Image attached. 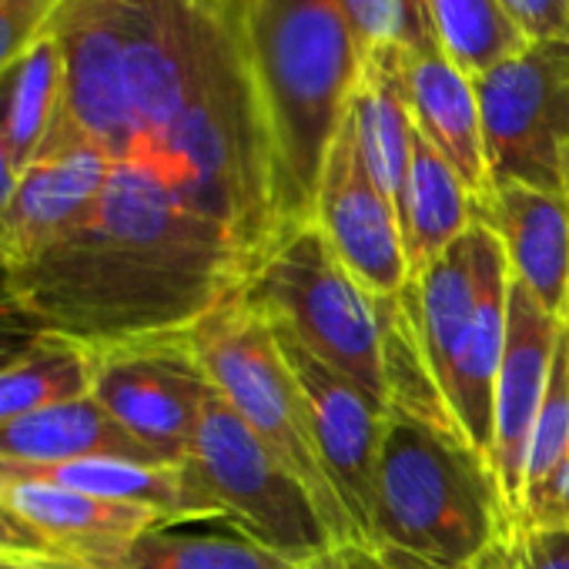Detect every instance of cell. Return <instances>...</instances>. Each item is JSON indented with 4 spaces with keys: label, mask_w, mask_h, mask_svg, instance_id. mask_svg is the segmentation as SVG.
<instances>
[{
    "label": "cell",
    "mask_w": 569,
    "mask_h": 569,
    "mask_svg": "<svg viewBox=\"0 0 569 569\" xmlns=\"http://www.w3.org/2000/svg\"><path fill=\"white\" fill-rule=\"evenodd\" d=\"M58 124L108 158L81 224L18 268L84 346L188 332L284 234L274 161L228 0H61Z\"/></svg>",
    "instance_id": "1"
},
{
    "label": "cell",
    "mask_w": 569,
    "mask_h": 569,
    "mask_svg": "<svg viewBox=\"0 0 569 569\" xmlns=\"http://www.w3.org/2000/svg\"><path fill=\"white\" fill-rule=\"evenodd\" d=\"M264 118L281 228L316 218L336 134L362 74V51L332 0H228Z\"/></svg>",
    "instance_id": "2"
},
{
    "label": "cell",
    "mask_w": 569,
    "mask_h": 569,
    "mask_svg": "<svg viewBox=\"0 0 569 569\" xmlns=\"http://www.w3.org/2000/svg\"><path fill=\"white\" fill-rule=\"evenodd\" d=\"M516 519L492 466L466 439L406 409H389L372 546L429 569H479Z\"/></svg>",
    "instance_id": "3"
},
{
    "label": "cell",
    "mask_w": 569,
    "mask_h": 569,
    "mask_svg": "<svg viewBox=\"0 0 569 569\" xmlns=\"http://www.w3.org/2000/svg\"><path fill=\"white\" fill-rule=\"evenodd\" d=\"M188 342L218 396L309 489L336 546L362 542L322 462L306 392L274 339L271 322L244 292H234L188 329Z\"/></svg>",
    "instance_id": "4"
},
{
    "label": "cell",
    "mask_w": 569,
    "mask_h": 569,
    "mask_svg": "<svg viewBox=\"0 0 569 569\" xmlns=\"http://www.w3.org/2000/svg\"><path fill=\"white\" fill-rule=\"evenodd\" d=\"M241 292L271 326L389 409L379 299L346 271L316 221L284 231Z\"/></svg>",
    "instance_id": "5"
},
{
    "label": "cell",
    "mask_w": 569,
    "mask_h": 569,
    "mask_svg": "<svg viewBox=\"0 0 569 569\" xmlns=\"http://www.w3.org/2000/svg\"><path fill=\"white\" fill-rule=\"evenodd\" d=\"M184 512H224L296 566L326 556L336 539L299 476L218 396L204 402L181 462Z\"/></svg>",
    "instance_id": "6"
},
{
    "label": "cell",
    "mask_w": 569,
    "mask_h": 569,
    "mask_svg": "<svg viewBox=\"0 0 569 569\" xmlns=\"http://www.w3.org/2000/svg\"><path fill=\"white\" fill-rule=\"evenodd\" d=\"M492 184H529L562 194L569 138V41L526 44L472 78Z\"/></svg>",
    "instance_id": "7"
},
{
    "label": "cell",
    "mask_w": 569,
    "mask_h": 569,
    "mask_svg": "<svg viewBox=\"0 0 569 569\" xmlns=\"http://www.w3.org/2000/svg\"><path fill=\"white\" fill-rule=\"evenodd\" d=\"M91 356V396L104 412L164 466H181L214 392L188 332L104 346Z\"/></svg>",
    "instance_id": "8"
},
{
    "label": "cell",
    "mask_w": 569,
    "mask_h": 569,
    "mask_svg": "<svg viewBox=\"0 0 569 569\" xmlns=\"http://www.w3.org/2000/svg\"><path fill=\"white\" fill-rule=\"evenodd\" d=\"M312 221L372 299H399L406 292L409 261L399 214L392 198L372 181L349 114L329 151Z\"/></svg>",
    "instance_id": "9"
},
{
    "label": "cell",
    "mask_w": 569,
    "mask_h": 569,
    "mask_svg": "<svg viewBox=\"0 0 569 569\" xmlns=\"http://www.w3.org/2000/svg\"><path fill=\"white\" fill-rule=\"evenodd\" d=\"M274 329V339L289 359L309 406L316 446L332 476L336 492L342 496L359 539L372 542V509H376V469L386 432L389 409L366 396L356 382L342 379L322 359H316L306 346H299L289 332Z\"/></svg>",
    "instance_id": "10"
},
{
    "label": "cell",
    "mask_w": 569,
    "mask_h": 569,
    "mask_svg": "<svg viewBox=\"0 0 569 569\" xmlns=\"http://www.w3.org/2000/svg\"><path fill=\"white\" fill-rule=\"evenodd\" d=\"M559 322L562 319L549 316L522 281H509L506 349L496 382V429L489 462L516 516H526L529 449L549 382Z\"/></svg>",
    "instance_id": "11"
},
{
    "label": "cell",
    "mask_w": 569,
    "mask_h": 569,
    "mask_svg": "<svg viewBox=\"0 0 569 569\" xmlns=\"http://www.w3.org/2000/svg\"><path fill=\"white\" fill-rule=\"evenodd\" d=\"M108 181V158L91 141L54 124L38 158L18 174L0 214V254L11 268L38 258L84 221Z\"/></svg>",
    "instance_id": "12"
},
{
    "label": "cell",
    "mask_w": 569,
    "mask_h": 569,
    "mask_svg": "<svg viewBox=\"0 0 569 569\" xmlns=\"http://www.w3.org/2000/svg\"><path fill=\"white\" fill-rule=\"evenodd\" d=\"M402 81L416 131L452 164L472 201L482 204L492 194V174L472 74H466L436 38H419L402 44Z\"/></svg>",
    "instance_id": "13"
},
{
    "label": "cell",
    "mask_w": 569,
    "mask_h": 569,
    "mask_svg": "<svg viewBox=\"0 0 569 569\" xmlns=\"http://www.w3.org/2000/svg\"><path fill=\"white\" fill-rule=\"evenodd\" d=\"M476 221L499 238L509 274L549 316L569 319V198L506 181L476 204Z\"/></svg>",
    "instance_id": "14"
},
{
    "label": "cell",
    "mask_w": 569,
    "mask_h": 569,
    "mask_svg": "<svg viewBox=\"0 0 569 569\" xmlns=\"http://www.w3.org/2000/svg\"><path fill=\"white\" fill-rule=\"evenodd\" d=\"M4 499L51 549L74 562H104L121 552L141 529L168 516L138 502H114L44 482H0Z\"/></svg>",
    "instance_id": "15"
},
{
    "label": "cell",
    "mask_w": 569,
    "mask_h": 569,
    "mask_svg": "<svg viewBox=\"0 0 569 569\" xmlns=\"http://www.w3.org/2000/svg\"><path fill=\"white\" fill-rule=\"evenodd\" d=\"M88 566V562H84ZM94 569H302L224 512H171Z\"/></svg>",
    "instance_id": "16"
},
{
    "label": "cell",
    "mask_w": 569,
    "mask_h": 569,
    "mask_svg": "<svg viewBox=\"0 0 569 569\" xmlns=\"http://www.w3.org/2000/svg\"><path fill=\"white\" fill-rule=\"evenodd\" d=\"M98 456L164 466L131 432H124L94 396H81L11 422H0V462L48 466V462H74V459H98Z\"/></svg>",
    "instance_id": "17"
},
{
    "label": "cell",
    "mask_w": 569,
    "mask_h": 569,
    "mask_svg": "<svg viewBox=\"0 0 569 569\" xmlns=\"http://www.w3.org/2000/svg\"><path fill=\"white\" fill-rule=\"evenodd\" d=\"M349 121L356 128L359 151L372 181L396 204L416 144V124L402 81V48H386L366 58L349 101Z\"/></svg>",
    "instance_id": "18"
},
{
    "label": "cell",
    "mask_w": 569,
    "mask_h": 569,
    "mask_svg": "<svg viewBox=\"0 0 569 569\" xmlns=\"http://www.w3.org/2000/svg\"><path fill=\"white\" fill-rule=\"evenodd\" d=\"M409 281H416L476 221V201L452 164L416 131L412 164L396 201Z\"/></svg>",
    "instance_id": "19"
},
{
    "label": "cell",
    "mask_w": 569,
    "mask_h": 569,
    "mask_svg": "<svg viewBox=\"0 0 569 569\" xmlns=\"http://www.w3.org/2000/svg\"><path fill=\"white\" fill-rule=\"evenodd\" d=\"M64 108V58L51 28L0 78V134L18 174L38 158Z\"/></svg>",
    "instance_id": "20"
},
{
    "label": "cell",
    "mask_w": 569,
    "mask_h": 569,
    "mask_svg": "<svg viewBox=\"0 0 569 569\" xmlns=\"http://www.w3.org/2000/svg\"><path fill=\"white\" fill-rule=\"evenodd\" d=\"M436 38L439 48L472 78L519 54L529 41L499 0H406V41Z\"/></svg>",
    "instance_id": "21"
},
{
    "label": "cell",
    "mask_w": 569,
    "mask_h": 569,
    "mask_svg": "<svg viewBox=\"0 0 569 569\" xmlns=\"http://www.w3.org/2000/svg\"><path fill=\"white\" fill-rule=\"evenodd\" d=\"M0 482H44L74 489L98 499L138 502L158 512H184V479L181 466L134 462L118 456L74 459V462H48V466H14L0 462Z\"/></svg>",
    "instance_id": "22"
},
{
    "label": "cell",
    "mask_w": 569,
    "mask_h": 569,
    "mask_svg": "<svg viewBox=\"0 0 569 569\" xmlns=\"http://www.w3.org/2000/svg\"><path fill=\"white\" fill-rule=\"evenodd\" d=\"M91 369L94 356L88 346L44 332L31 349L0 369V422L91 396Z\"/></svg>",
    "instance_id": "23"
},
{
    "label": "cell",
    "mask_w": 569,
    "mask_h": 569,
    "mask_svg": "<svg viewBox=\"0 0 569 569\" xmlns=\"http://www.w3.org/2000/svg\"><path fill=\"white\" fill-rule=\"evenodd\" d=\"M566 466H569V319L559 322L549 382L532 432L529 469H526V516L542 502V496L566 472Z\"/></svg>",
    "instance_id": "24"
},
{
    "label": "cell",
    "mask_w": 569,
    "mask_h": 569,
    "mask_svg": "<svg viewBox=\"0 0 569 569\" xmlns=\"http://www.w3.org/2000/svg\"><path fill=\"white\" fill-rule=\"evenodd\" d=\"M479 569H569V526H536L519 516Z\"/></svg>",
    "instance_id": "25"
},
{
    "label": "cell",
    "mask_w": 569,
    "mask_h": 569,
    "mask_svg": "<svg viewBox=\"0 0 569 569\" xmlns=\"http://www.w3.org/2000/svg\"><path fill=\"white\" fill-rule=\"evenodd\" d=\"M346 28L352 31L362 58L402 48L406 41V0H332Z\"/></svg>",
    "instance_id": "26"
},
{
    "label": "cell",
    "mask_w": 569,
    "mask_h": 569,
    "mask_svg": "<svg viewBox=\"0 0 569 569\" xmlns=\"http://www.w3.org/2000/svg\"><path fill=\"white\" fill-rule=\"evenodd\" d=\"M44 332V322L28 309V302L18 292L8 258L0 254V369L14 362L24 349H31Z\"/></svg>",
    "instance_id": "27"
},
{
    "label": "cell",
    "mask_w": 569,
    "mask_h": 569,
    "mask_svg": "<svg viewBox=\"0 0 569 569\" xmlns=\"http://www.w3.org/2000/svg\"><path fill=\"white\" fill-rule=\"evenodd\" d=\"M58 8L61 0H8V4H0V78L51 24Z\"/></svg>",
    "instance_id": "28"
},
{
    "label": "cell",
    "mask_w": 569,
    "mask_h": 569,
    "mask_svg": "<svg viewBox=\"0 0 569 569\" xmlns=\"http://www.w3.org/2000/svg\"><path fill=\"white\" fill-rule=\"evenodd\" d=\"M499 4L529 44L569 41V21L562 11V0H499Z\"/></svg>",
    "instance_id": "29"
},
{
    "label": "cell",
    "mask_w": 569,
    "mask_h": 569,
    "mask_svg": "<svg viewBox=\"0 0 569 569\" xmlns=\"http://www.w3.org/2000/svg\"><path fill=\"white\" fill-rule=\"evenodd\" d=\"M302 569H429V566L402 559L372 542H339L326 556H319L316 562H309Z\"/></svg>",
    "instance_id": "30"
},
{
    "label": "cell",
    "mask_w": 569,
    "mask_h": 569,
    "mask_svg": "<svg viewBox=\"0 0 569 569\" xmlns=\"http://www.w3.org/2000/svg\"><path fill=\"white\" fill-rule=\"evenodd\" d=\"M0 556H58V552L41 532H34L4 499H0Z\"/></svg>",
    "instance_id": "31"
},
{
    "label": "cell",
    "mask_w": 569,
    "mask_h": 569,
    "mask_svg": "<svg viewBox=\"0 0 569 569\" xmlns=\"http://www.w3.org/2000/svg\"><path fill=\"white\" fill-rule=\"evenodd\" d=\"M526 522H536V526H569V466L556 479V486L542 496V502L526 516Z\"/></svg>",
    "instance_id": "32"
},
{
    "label": "cell",
    "mask_w": 569,
    "mask_h": 569,
    "mask_svg": "<svg viewBox=\"0 0 569 569\" xmlns=\"http://www.w3.org/2000/svg\"><path fill=\"white\" fill-rule=\"evenodd\" d=\"M0 569H94L64 556H0Z\"/></svg>",
    "instance_id": "33"
},
{
    "label": "cell",
    "mask_w": 569,
    "mask_h": 569,
    "mask_svg": "<svg viewBox=\"0 0 569 569\" xmlns=\"http://www.w3.org/2000/svg\"><path fill=\"white\" fill-rule=\"evenodd\" d=\"M14 184H18V168L11 161V151L4 144V134H0V214H4L11 194H14Z\"/></svg>",
    "instance_id": "34"
},
{
    "label": "cell",
    "mask_w": 569,
    "mask_h": 569,
    "mask_svg": "<svg viewBox=\"0 0 569 569\" xmlns=\"http://www.w3.org/2000/svg\"><path fill=\"white\" fill-rule=\"evenodd\" d=\"M562 194L569 198V138H566V148H562Z\"/></svg>",
    "instance_id": "35"
},
{
    "label": "cell",
    "mask_w": 569,
    "mask_h": 569,
    "mask_svg": "<svg viewBox=\"0 0 569 569\" xmlns=\"http://www.w3.org/2000/svg\"><path fill=\"white\" fill-rule=\"evenodd\" d=\"M562 11H566V21H569V0H562Z\"/></svg>",
    "instance_id": "36"
},
{
    "label": "cell",
    "mask_w": 569,
    "mask_h": 569,
    "mask_svg": "<svg viewBox=\"0 0 569 569\" xmlns=\"http://www.w3.org/2000/svg\"><path fill=\"white\" fill-rule=\"evenodd\" d=\"M0 4H8V0H0Z\"/></svg>",
    "instance_id": "37"
}]
</instances>
